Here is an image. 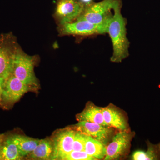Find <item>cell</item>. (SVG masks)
<instances>
[{
  "label": "cell",
  "instance_id": "15",
  "mask_svg": "<svg viewBox=\"0 0 160 160\" xmlns=\"http://www.w3.org/2000/svg\"><path fill=\"white\" fill-rule=\"evenodd\" d=\"M12 139L23 158L30 154L37 146L40 140L19 134H12Z\"/></svg>",
  "mask_w": 160,
  "mask_h": 160
},
{
  "label": "cell",
  "instance_id": "3",
  "mask_svg": "<svg viewBox=\"0 0 160 160\" xmlns=\"http://www.w3.org/2000/svg\"><path fill=\"white\" fill-rule=\"evenodd\" d=\"M36 58L28 55L20 47L15 58L12 74L29 86L32 91L39 88L38 80L35 74L34 68Z\"/></svg>",
  "mask_w": 160,
  "mask_h": 160
},
{
  "label": "cell",
  "instance_id": "12",
  "mask_svg": "<svg viewBox=\"0 0 160 160\" xmlns=\"http://www.w3.org/2000/svg\"><path fill=\"white\" fill-rule=\"evenodd\" d=\"M76 119L78 122L86 121L107 126L103 117L102 107L96 106L90 102L87 103L82 111L77 115Z\"/></svg>",
  "mask_w": 160,
  "mask_h": 160
},
{
  "label": "cell",
  "instance_id": "2",
  "mask_svg": "<svg viewBox=\"0 0 160 160\" xmlns=\"http://www.w3.org/2000/svg\"><path fill=\"white\" fill-rule=\"evenodd\" d=\"M122 5V0H103L97 3L92 2L85 5L83 12L77 19L86 20L107 29L109 22L113 16L111 10Z\"/></svg>",
  "mask_w": 160,
  "mask_h": 160
},
{
  "label": "cell",
  "instance_id": "7",
  "mask_svg": "<svg viewBox=\"0 0 160 160\" xmlns=\"http://www.w3.org/2000/svg\"><path fill=\"white\" fill-rule=\"evenodd\" d=\"M59 31L62 35L89 37L107 33V29L94 25L86 20L77 19L71 22L59 25Z\"/></svg>",
  "mask_w": 160,
  "mask_h": 160
},
{
  "label": "cell",
  "instance_id": "9",
  "mask_svg": "<svg viewBox=\"0 0 160 160\" xmlns=\"http://www.w3.org/2000/svg\"><path fill=\"white\" fill-rule=\"evenodd\" d=\"M85 6L78 0H56L54 16L59 25L71 22L79 17Z\"/></svg>",
  "mask_w": 160,
  "mask_h": 160
},
{
  "label": "cell",
  "instance_id": "11",
  "mask_svg": "<svg viewBox=\"0 0 160 160\" xmlns=\"http://www.w3.org/2000/svg\"><path fill=\"white\" fill-rule=\"evenodd\" d=\"M104 121L107 126L114 128L118 131H124L129 129L128 118L117 106L110 104L102 108Z\"/></svg>",
  "mask_w": 160,
  "mask_h": 160
},
{
  "label": "cell",
  "instance_id": "5",
  "mask_svg": "<svg viewBox=\"0 0 160 160\" xmlns=\"http://www.w3.org/2000/svg\"><path fill=\"white\" fill-rule=\"evenodd\" d=\"M135 135V132L129 129L118 131L106 146V155L104 160L121 159L128 155Z\"/></svg>",
  "mask_w": 160,
  "mask_h": 160
},
{
  "label": "cell",
  "instance_id": "22",
  "mask_svg": "<svg viewBox=\"0 0 160 160\" xmlns=\"http://www.w3.org/2000/svg\"><path fill=\"white\" fill-rule=\"evenodd\" d=\"M5 136H6V134H4V133L0 134V147H1V145L2 143L3 140L5 138Z\"/></svg>",
  "mask_w": 160,
  "mask_h": 160
},
{
  "label": "cell",
  "instance_id": "14",
  "mask_svg": "<svg viewBox=\"0 0 160 160\" xmlns=\"http://www.w3.org/2000/svg\"><path fill=\"white\" fill-rule=\"evenodd\" d=\"M17 146L12 139V135H6L0 147V160L22 159Z\"/></svg>",
  "mask_w": 160,
  "mask_h": 160
},
{
  "label": "cell",
  "instance_id": "19",
  "mask_svg": "<svg viewBox=\"0 0 160 160\" xmlns=\"http://www.w3.org/2000/svg\"><path fill=\"white\" fill-rule=\"evenodd\" d=\"M86 137V134L76 130L73 140V150L84 151Z\"/></svg>",
  "mask_w": 160,
  "mask_h": 160
},
{
  "label": "cell",
  "instance_id": "16",
  "mask_svg": "<svg viewBox=\"0 0 160 160\" xmlns=\"http://www.w3.org/2000/svg\"><path fill=\"white\" fill-rule=\"evenodd\" d=\"M84 151L95 160H104L106 155V146L94 138L86 135Z\"/></svg>",
  "mask_w": 160,
  "mask_h": 160
},
{
  "label": "cell",
  "instance_id": "10",
  "mask_svg": "<svg viewBox=\"0 0 160 160\" xmlns=\"http://www.w3.org/2000/svg\"><path fill=\"white\" fill-rule=\"evenodd\" d=\"M76 130L68 128L61 129L52 139L54 152L52 160H61L62 158L73 150V143Z\"/></svg>",
  "mask_w": 160,
  "mask_h": 160
},
{
  "label": "cell",
  "instance_id": "1",
  "mask_svg": "<svg viewBox=\"0 0 160 160\" xmlns=\"http://www.w3.org/2000/svg\"><path fill=\"white\" fill-rule=\"evenodd\" d=\"M122 6L113 10L114 14L107 27V33L109 34L112 43V55L110 61L120 63L129 56V42L127 37V21L122 14Z\"/></svg>",
  "mask_w": 160,
  "mask_h": 160
},
{
  "label": "cell",
  "instance_id": "17",
  "mask_svg": "<svg viewBox=\"0 0 160 160\" xmlns=\"http://www.w3.org/2000/svg\"><path fill=\"white\" fill-rule=\"evenodd\" d=\"M147 149L146 151L137 150L132 153V160H158L160 159V142L153 144L149 141L146 142Z\"/></svg>",
  "mask_w": 160,
  "mask_h": 160
},
{
  "label": "cell",
  "instance_id": "18",
  "mask_svg": "<svg viewBox=\"0 0 160 160\" xmlns=\"http://www.w3.org/2000/svg\"><path fill=\"white\" fill-rule=\"evenodd\" d=\"M61 160H95L85 151L72 150L62 158Z\"/></svg>",
  "mask_w": 160,
  "mask_h": 160
},
{
  "label": "cell",
  "instance_id": "20",
  "mask_svg": "<svg viewBox=\"0 0 160 160\" xmlns=\"http://www.w3.org/2000/svg\"><path fill=\"white\" fill-rule=\"evenodd\" d=\"M5 81L6 80L4 79L0 78V105L2 102V94L3 89H4Z\"/></svg>",
  "mask_w": 160,
  "mask_h": 160
},
{
  "label": "cell",
  "instance_id": "6",
  "mask_svg": "<svg viewBox=\"0 0 160 160\" xmlns=\"http://www.w3.org/2000/svg\"><path fill=\"white\" fill-rule=\"evenodd\" d=\"M29 91L32 90L29 86L11 74L5 81L0 106L9 109Z\"/></svg>",
  "mask_w": 160,
  "mask_h": 160
},
{
  "label": "cell",
  "instance_id": "13",
  "mask_svg": "<svg viewBox=\"0 0 160 160\" xmlns=\"http://www.w3.org/2000/svg\"><path fill=\"white\" fill-rule=\"evenodd\" d=\"M54 147L52 139L46 138L40 140L35 149L26 158L36 160H52Z\"/></svg>",
  "mask_w": 160,
  "mask_h": 160
},
{
  "label": "cell",
  "instance_id": "4",
  "mask_svg": "<svg viewBox=\"0 0 160 160\" xmlns=\"http://www.w3.org/2000/svg\"><path fill=\"white\" fill-rule=\"evenodd\" d=\"M20 47L12 33L0 34V78L6 80L12 74L15 58Z\"/></svg>",
  "mask_w": 160,
  "mask_h": 160
},
{
  "label": "cell",
  "instance_id": "21",
  "mask_svg": "<svg viewBox=\"0 0 160 160\" xmlns=\"http://www.w3.org/2000/svg\"><path fill=\"white\" fill-rule=\"evenodd\" d=\"M82 3L85 5H88L92 2L93 0H79Z\"/></svg>",
  "mask_w": 160,
  "mask_h": 160
},
{
  "label": "cell",
  "instance_id": "8",
  "mask_svg": "<svg viewBox=\"0 0 160 160\" xmlns=\"http://www.w3.org/2000/svg\"><path fill=\"white\" fill-rule=\"evenodd\" d=\"M73 127L77 131L94 138L106 146L112 139L117 130L110 126L86 121L78 122Z\"/></svg>",
  "mask_w": 160,
  "mask_h": 160
}]
</instances>
